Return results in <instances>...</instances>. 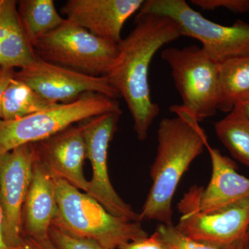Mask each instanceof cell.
I'll list each match as a JSON object with an SVG mask.
<instances>
[{
    "mask_svg": "<svg viewBox=\"0 0 249 249\" xmlns=\"http://www.w3.org/2000/svg\"><path fill=\"white\" fill-rule=\"evenodd\" d=\"M181 37L176 24L165 16L139 12L135 27L118 45L119 52L108 80L124 98L139 141H145L160 107L151 98L149 71L157 52Z\"/></svg>",
    "mask_w": 249,
    "mask_h": 249,
    "instance_id": "1",
    "label": "cell"
},
{
    "mask_svg": "<svg viewBox=\"0 0 249 249\" xmlns=\"http://www.w3.org/2000/svg\"><path fill=\"white\" fill-rule=\"evenodd\" d=\"M170 110L177 116L164 118L159 124L157 155L150 170L152 184L139 213L140 222L173 224L172 202L178 183L209 145L199 122L173 107Z\"/></svg>",
    "mask_w": 249,
    "mask_h": 249,
    "instance_id": "2",
    "label": "cell"
},
{
    "mask_svg": "<svg viewBox=\"0 0 249 249\" xmlns=\"http://www.w3.org/2000/svg\"><path fill=\"white\" fill-rule=\"evenodd\" d=\"M53 178L58 212L52 225L107 249H119L148 236L140 222L113 215L88 193L65 180Z\"/></svg>",
    "mask_w": 249,
    "mask_h": 249,
    "instance_id": "3",
    "label": "cell"
},
{
    "mask_svg": "<svg viewBox=\"0 0 249 249\" xmlns=\"http://www.w3.org/2000/svg\"><path fill=\"white\" fill-rule=\"evenodd\" d=\"M161 58L182 101L173 107L199 123L214 116L220 98L219 63L196 45L163 49Z\"/></svg>",
    "mask_w": 249,
    "mask_h": 249,
    "instance_id": "4",
    "label": "cell"
},
{
    "mask_svg": "<svg viewBox=\"0 0 249 249\" xmlns=\"http://www.w3.org/2000/svg\"><path fill=\"white\" fill-rule=\"evenodd\" d=\"M139 12L169 18L181 36L199 40L210 58L221 63L249 54V24L237 21L231 26L217 24L193 9L185 0H147Z\"/></svg>",
    "mask_w": 249,
    "mask_h": 249,
    "instance_id": "5",
    "label": "cell"
},
{
    "mask_svg": "<svg viewBox=\"0 0 249 249\" xmlns=\"http://www.w3.org/2000/svg\"><path fill=\"white\" fill-rule=\"evenodd\" d=\"M119 109L117 100L89 93L73 102L59 104L19 120H0V155L49 138L86 119Z\"/></svg>",
    "mask_w": 249,
    "mask_h": 249,
    "instance_id": "6",
    "label": "cell"
},
{
    "mask_svg": "<svg viewBox=\"0 0 249 249\" xmlns=\"http://www.w3.org/2000/svg\"><path fill=\"white\" fill-rule=\"evenodd\" d=\"M34 49L45 61L93 76H107L119 52L118 45L67 19L42 36Z\"/></svg>",
    "mask_w": 249,
    "mask_h": 249,
    "instance_id": "7",
    "label": "cell"
},
{
    "mask_svg": "<svg viewBox=\"0 0 249 249\" xmlns=\"http://www.w3.org/2000/svg\"><path fill=\"white\" fill-rule=\"evenodd\" d=\"M204 188L193 186L180 201L181 217L175 226L192 240L219 249H243L249 227V197L203 213L199 201Z\"/></svg>",
    "mask_w": 249,
    "mask_h": 249,
    "instance_id": "8",
    "label": "cell"
},
{
    "mask_svg": "<svg viewBox=\"0 0 249 249\" xmlns=\"http://www.w3.org/2000/svg\"><path fill=\"white\" fill-rule=\"evenodd\" d=\"M121 109L81 121L78 125L83 133L87 159L92 168L88 195L97 200L109 213L129 221L140 222L139 214L124 202L111 185L108 174L107 152L117 130Z\"/></svg>",
    "mask_w": 249,
    "mask_h": 249,
    "instance_id": "9",
    "label": "cell"
},
{
    "mask_svg": "<svg viewBox=\"0 0 249 249\" xmlns=\"http://www.w3.org/2000/svg\"><path fill=\"white\" fill-rule=\"evenodd\" d=\"M14 78L47 101L59 104L73 102L89 93H100L114 99L120 98L107 76H89L38 57L31 67L16 72Z\"/></svg>",
    "mask_w": 249,
    "mask_h": 249,
    "instance_id": "10",
    "label": "cell"
},
{
    "mask_svg": "<svg viewBox=\"0 0 249 249\" xmlns=\"http://www.w3.org/2000/svg\"><path fill=\"white\" fill-rule=\"evenodd\" d=\"M34 152L31 143L0 155V206L3 235L10 249H20L22 210L32 178Z\"/></svg>",
    "mask_w": 249,
    "mask_h": 249,
    "instance_id": "11",
    "label": "cell"
},
{
    "mask_svg": "<svg viewBox=\"0 0 249 249\" xmlns=\"http://www.w3.org/2000/svg\"><path fill=\"white\" fill-rule=\"evenodd\" d=\"M34 158L55 178L87 193L89 181L83 173L86 146L80 126L71 125L49 138L32 142Z\"/></svg>",
    "mask_w": 249,
    "mask_h": 249,
    "instance_id": "12",
    "label": "cell"
},
{
    "mask_svg": "<svg viewBox=\"0 0 249 249\" xmlns=\"http://www.w3.org/2000/svg\"><path fill=\"white\" fill-rule=\"evenodd\" d=\"M143 0H69L62 6L67 19L93 35L119 45L124 22L137 11Z\"/></svg>",
    "mask_w": 249,
    "mask_h": 249,
    "instance_id": "13",
    "label": "cell"
},
{
    "mask_svg": "<svg viewBox=\"0 0 249 249\" xmlns=\"http://www.w3.org/2000/svg\"><path fill=\"white\" fill-rule=\"evenodd\" d=\"M34 159L32 178L23 207L22 226L26 237L46 240L50 238L49 229L58 214V201L53 177L34 156Z\"/></svg>",
    "mask_w": 249,
    "mask_h": 249,
    "instance_id": "14",
    "label": "cell"
},
{
    "mask_svg": "<svg viewBox=\"0 0 249 249\" xmlns=\"http://www.w3.org/2000/svg\"><path fill=\"white\" fill-rule=\"evenodd\" d=\"M212 176L201 193L199 209L203 213L226 207L249 197V178L237 172L235 163L217 148L207 147Z\"/></svg>",
    "mask_w": 249,
    "mask_h": 249,
    "instance_id": "15",
    "label": "cell"
},
{
    "mask_svg": "<svg viewBox=\"0 0 249 249\" xmlns=\"http://www.w3.org/2000/svg\"><path fill=\"white\" fill-rule=\"evenodd\" d=\"M37 56L19 19L18 1L0 0V67L28 68Z\"/></svg>",
    "mask_w": 249,
    "mask_h": 249,
    "instance_id": "16",
    "label": "cell"
},
{
    "mask_svg": "<svg viewBox=\"0 0 249 249\" xmlns=\"http://www.w3.org/2000/svg\"><path fill=\"white\" fill-rule=\"evenodd\" d=\"M18 11L24 32L31 46L58 27L65 19L58 14L53 0H22Z\"/></svg>",
    "mask_w": 249,
    "mask_h": 249,
    "instance_id": "17",
    "label": "cell"
},
{
    "mask_svg": "<svg viewBox=\"0 0 249 249\" xmlns=\"http://www.w3.org/2000/svg\"><path fill=\"white\" fill-rule=\"evenodd\" d=\"M220 98L218 110L230 112L249 96V54L219 63Z\"/></svg>",
    "mask_w": 249,
    "mask_h": 249,
    "instance_id": "18",
    "label": "cell"
},
{
    "mask_svg": "<svg viewBox=\"0 0 249 249\" xmlns=\"http://www.w3.org/2000/svg\"><path fill=\"white\" fill-rule=\"evenodd\" d=\"M58 105L42 98L27 84L14 78L3 93L1 120H19Z\"/></svg>",
    "mask_w": 249,
    "mask_h": 249,
    "instance_id": "19",
    "label": "cell"
},
{
    "mask_svg": "<svg viewBox=\"0 0 249 249\" xmlns=\"http://www.w3.org/2000/svg\"><path fill=\"white\" fill-rule=\"evenodd\" d=\"M214 130L232 157L249 168V121L239 108L215 123Z\"/></svg>",
    "mask_w": 249,
    "mask_h": 249,
    "instance_id": "20",
    "label": "cell"
},
{
    "mask_svg": "<svg viewBox=\"0 0 249 249\" xmlns=\"http://www.w3.org/2000/svg\"><path fill=\"white\" fill-rule=\"evenodd\" d=\"M155 231L160 235L167 249H219L186 237L173 224H160Z\"/></svg>",
    "mask_w": 249,
    "mask_h": 249,
    "instance_id": "21",
    "label": "cell"
},
{
    "mask_svg": "<svg viewBox=\"0 0 249 249\" xmlns=\"http://www.w3.org/2000/svg\"><path fill=\"white\" fill-rule=\"evenodd\" d=\"M49 237L59 249H107L94 241L70 235L55 226H51Z\"/></svg>",
    "mask_w": 249,
    "mask_h": 249,
    "instance_id": "22",
    "label": "cell"
},
{
    "mask_svg": "<svg viewBox=\"0 0 249 249\" xmlns=\"http://www.w3.org/2000/svg\"><path fill=\"white\" fill-rule=\"evenodd\" d=\"M191 3L196 7L206 11L224 8L239 14H245L249 11V0H192Z\"/></svg>",
    "mask_w": 249,
    "mask_h": 249,
    "instance_id": "23",
    "label": "cell"
},
{
    "mask_svg": "<svg viewBox=\"0 0 249 249\" xmlns=\"http://www.w3.org/2000/svg\"><path fill=\"white\" fill-rule=\"evenodd\" d=\"M119 249H167L163 241L155 231L150 237L129 242Z\"/></svg>",
    "mask_w": 249,
    "mask_h": 249,
    "instance_id": "24",
    "label": "cell"
},
{
    "mask_svg": "<svg viewBox=\"0 0 249 249\" xmlns=\"http://www.w3.org/2000/svg\"><path fill=\"white\" fill-rule=\"evenodd\" d=\"M20 249H59L50 238L36 240L31 237H23Z\"/></svg>",
    "mask_w": 249,
    "mask_h": 249,
    "instance_id": "25",
    "label": "cell"
},
{
    "mask_svg": "<svg viewBox=\"0 0 249 249\" xmlns=\"http://www.w3.org/2000/svg\"><path fill=\"white\" fill-rule=\"evenodd\" d=\"M15 73L16 71L12 69H1L0 71V120L1 116V100L3 93L10 81L14 78Z\"/></svg>",
    "mask_w": 249,
    "mask_h": 249,
    "instance_id": "26",
    "label": "cell"
},
{
    "mask_svg": "<svg viewBox=\"0 0 249 249\" xmlns=\"http://www.w3.org/2000/svg\"><path fill=\"white\" fill-rule=\"evenodd\" d=\"M235 106L239 108L241 112L249 121V96L241 100L235 105Z\"/></svg>",
    "mask_w": 249,
    "mask_h": 249,
    "instance_id": "27",
    "label": "cell"
},
{
    "mask_svg": "<svg viewBox=\"0 0 249 249\" xmlns=\"http://www.w3.org/2000/svg\"><path fill=\"white\" fill-rule=\"evenodd\" d=\"M0 249H10L5 243L4 235H3V214L0 206Z\"/></svg>",
    "mask_w": 249,
    "mask_h": 249,
    "instance_id": "28",
    "label": "cell"
},
{
    "mask_svg": "<svg viewBox=\"0 0 249 249\" xmlns=\"http://www.w3.org/2000/svg\"><path fill=\"white\" fill-rule=\"evenodd\" d=\"M243 249H249V227L248 229V232H247V241H246L245 245V247H244Z\"/></svg>",
    "mask_w": 249,
    "mask_h": 249,
    "instance_id": "29",
    "label": "cell"
},
{
    "mask_svg": "<svg viewBox=\"0 0 249 249\" xmlns=\"http://www.w3.org/2000/svg\"><path fill=\"white\" fill-rule=\"evenodd\" d=\"M1 67H0V71H1Z\"/></svg>",
    "mask_w": 249,
    "mask_h": 249,
    "instance_id": "30",
    "label": "cell"
}]
</instances>
